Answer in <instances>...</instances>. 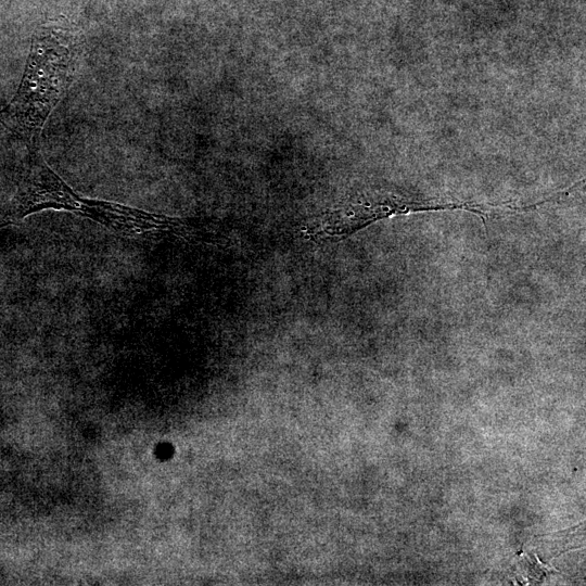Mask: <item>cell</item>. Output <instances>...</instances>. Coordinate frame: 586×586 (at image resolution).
<instances>
[{
    "mask_svg": "<svg viewBox=\"0 0 586 586\" xmlns=\"http://www.w3.org/2000/svg\"><path fill=\"white\" fill-rule=\"evenodd\" d=\"M79 42L63 21H50L35 33L20 89L2 120L30 143L41 130L74 78Z\"/></svg>",
    "mask_w": 586,
    "mask_h": 586,
    "instance_id": "cell-1",
    "label": "cell"
},
{
    "mask_svg": "<svg viewBox=\"0 0 586 586\" xmlns=\"http://www.w3.org/2000/svg\"><path fill=\"white\" fill-rule=\"evenodd\" d=\"M42 209L73 212L113 229L123 204L78 195L39 154L34 153L9 216L21 219Z\"/></svg>",
    "mask_w": 586,
    "mask_h": 586,
    "instance_id": "cell-2",
    "label": "cell"
}]
</instances>
